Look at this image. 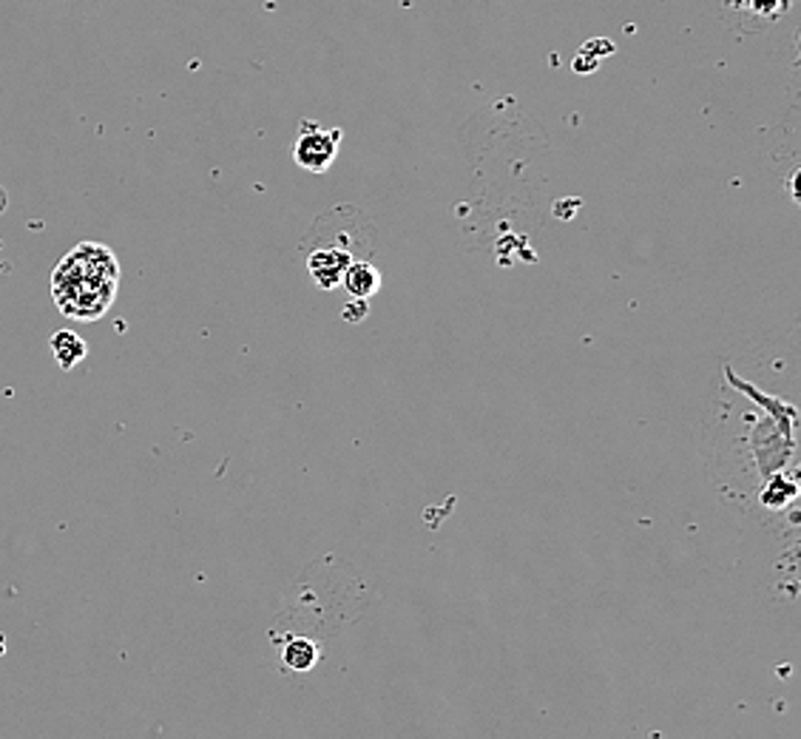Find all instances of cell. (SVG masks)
Instances as JSON below:
<instances>
[{
  "mask_svg": "<svg viewBox=\"0 0 801 739\" xmlns=\"http://www.w3.org/2000/svg\"><path fill=\"white\" fill-rule=\"evenodd\" d=\"M381 284H384V277H381L379 264L370 262V259H353L347 264L344 277H341V288L353 299H367V302L379 293Z\"/></svg>",
  "mask_w": 801,
  "mask_h": 739,
  "instance_id": "cell-7",
  "label": "cell"
},
{
  "mask_svg": "<svg viewBox=\"0 0 801 739\" xmlns=\"http://www.w3.org/2000/svg\"><path fill=\"white\" fill-rule=\"evenodd\" d=\"M724 381L708 412V461L719 492L753 501L764 481L799 472V407L724 364Z\"/></svg>",
  "mask_w": 801,
  "mask_h": 739,
  "instance_id": "cell-1",
  "label": "cell"
},
{
  "mask_svg": "<svg viewBox=\"0 0 801 739\" xmlns=\"http://www.w3.org/2000/svg\"><path fill=\"white\" fill-rule=\"evenodd\" d=\"M341 146V131L339 129H319L316 122H302L299 129V140L293 146V160L296 166L310 171V174H324L333 166L336 154Z\"/></svg>",
  "mask_w": 801,
  "mask_h": 739,
  "instance_id": "cell-3",
  "label": "cell"
},
{
  "mask_svg": "<svg viewBox=\"0 0 801 739\" xmlns=\"http://www.w3.org/2000/svg\"><path fill=\"white\" fill-rule=\"evenodd\" d=\"M353 262V253L347 251L344 244H319L313 251H308V273L321 290H336L341 288V277H344L347 264Z\"/></svg>",
  "mask_w": 801,
  "mask_h": 739,
  "instance_id": "cell-4",
  "label": "cell"
},
{
  "mask_svg": "<svg viewBox=\"0 0 801 739\" xmlns=\"http://www.w3.org/2000/svg\"><path fill=\"white\" fill-rule=\"evenodd\" d=\"M120 262L100 242H83L66 253L54 268L52 293L63 316L78 322H97L114 304Z\"/></svg>",
  "mask_w": 801,
  "mask_h": 739,
  "instance_id": "cell-2",
  "label": "cell"
},
{
  "mask_svg": "<svg viewBox=\"0 0 801 739\" xmlns=\"http://www.w3.org/2000/svg\"><path fill=\"white\" fill-rule=\"evenodd\" d=\"M279 646V660L288 671H296V675H308L319 666L321 649L316 640L304 635H284L277 640Z\"/></svg>",
  "mask_w": 801,
  "mask_h": 739,
  "instance_id": "cell-6",
  "label": "cell"
},
{
  "mask_svg": "<svg viewBox=\"0 0 801 739\" xmlns=\"http://www.w3.org/2000/svg\"><path fill=\"white\" fill-rule=\"evenodd\" d=\"M52 353L63 370H74L89 356V344L78 333H71V330H58L52 336Z\"/></svg>",
  "mask_w": 801,
  "mask_h": 739,
  "instance_id": "cell-8",
  "label": "cell"
},
{
  "mask_svg": "<svg viewBox=\"0 0 801 739\" xmlns=\"http://www.w3.org/2000/svg\"><path fill=\"white\" fill-rule=\"evenodd\" d=\"M367 313H370V302H367V299H350V302H347V308L341 310L344 322H350V324L364 322Z\"/></svg>",
  "mask_w": 801,
  "mask_h": 739,
  "instance_id": "cell-9",
  "label": "cell"
},
{
  "mask_svg": "<svg viewBox=\"0 0 801 739\" xmlns=\"http://www.w3.org/2000/svg\"><path fill=\"white\" fill-rule=\"evenodd\" d=\"M724 7L731 9L733 18L750 29H764L770 23H779L790 12L793 0H724Z\"/></svg>",
  "mask_w": 801,
  "mask_h": 739,
  "instance_id": "cell-5",
  "label": "cell"
}]
</instances>
